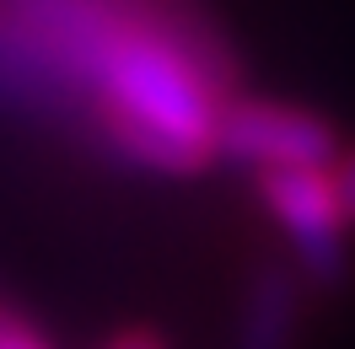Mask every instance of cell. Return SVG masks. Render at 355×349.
Returning <instances> with one entry per match:
<instances>
[{
  "label": "cell",
  "instance_id": "5",
  "mask_svg": "<svg viewBox=\"0 0 355 349\" xmlns=\"http://www.w3.org/2000/svg\"><path fill=\"white\" fill-rule=\"evenodd\" d=\"M0 349H54V344H49V333L27 317L22 306L0 296Z\"/></svg>",
  "mask_w": 355,
  "mask_h": 349
},
{
  "label": "cell",
  "instance_id": "1",
  "mask_svg": "<svg viewBox=\"0 0 355 349\" xmlns=\"http://www.w3.org/2000/svg\"><path fill=\"white\" fill-rule=\"evenodd\" d=\"M243 60L210 0H0V124L135 177H200Z\"/></svg>",
  "mask_w": 355,
  "mask_h": 349
},
{
  "label": "cell",
  "instance_id": "2",
  "mask_svg": "<svg viewBox=\"0 0 355 349\" xmlns=\"http://www.w3.org/2000/svg\"><path fill=\"white\" fill-rule=\"evenodd\" d=\"M253 199L286 237V258L312 280V290H339L350 274L355 226L345 220L334 167H302V172H253Z\"/></svg>",
  "mask_w": 355,
  "mask_h": 349
},
{
  "label": "cell",
  "instance_id": "7",
  "mask_svg": "<svg viewBox=\"0 0 355 349\" xmlns=\"http://www.w3.org/2000/svg\"><path fill=\"white\" fill-rule=\"evenodd\" d=\"M334 188H339V204H345V220L355 226V140L339 151L334 161Z\"/></svg>",
  "mask_w": 355,
  "mask_h": 349
},
{
  "label": "cell",
  "instance_id": "6",
  "mask_svg": "<svg viewBox=\"0 0 355 349\" xmlns=\"http://www.w3.org/2000/svg\"><path fill=\"white\" fill-rule=\"evenodd\" d=\"M103 349H173L167 344V333L162 328H151V323H130V328H119Z\"/></svg>",
  "mask_w": 355,
  "mask_h": 349
},
{
  "label": "cell",
  "instance_id": "4",
  "mask_svg": "<svg viewBox=\"0 0 355 349\" xmlns=\"http://www.w3.org/2000/svg\"><path fill=\"white\" fill-rule=\"evenodd\" d=\"M312 280L291 258H264L243 274L237 317H232V349H296L307 323Z\"/></svg>",
  "mask_w": 355,
  "mask_h": 349
},
{
  "label": "cell",
  "instance_id": "3",
  "mask_svg": "<svg viewBox=\"0 0 355 349\" xmlns=\"http://www.w3.org/2000/svg\"><path fill=\"white\" fill-rule=\"evenodd\" d=\"M339 129L307 102H280L243 91L221 118V161H237L248 172H302V167H334L339 161Z\"/></svg>",
  "mask_w": 355,
  "mask_h": 349
}]
</instances>
